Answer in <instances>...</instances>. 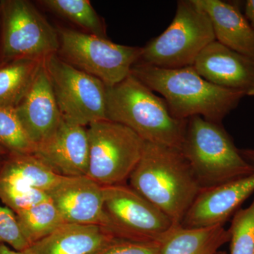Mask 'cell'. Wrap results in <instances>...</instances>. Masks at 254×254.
Returning a JSON list of instances; mask_svg holds the SVG:
<instances>
[{
	"instance_id": "6da1fadb",
	"label": "cell",
	"mask_w": 254,
	"mask_h": 254,
	"mask_svg": "<svg viewBox=\"0 0 254 254\" xmlns=\"http://www.w3.org/2000/svg\"><path fill=\"white\" fill-rule=\"evenodd\" d=\"M131 74L163 97L172 116L187 120L200 116L221 124L245 95L205 80L192 66L162 68L137 63Z\"/></svg>"
},
{
	"instance_id": "7a4b0ae2",
	"label": "cell",
	"mask_w": 254,
	"mask_h": 254,
	"mask_svg": "<svg viewBox=\"0 0 254 254\" xmlns=\"http://www.w3.org/2000/svg\"><path fill=\"white\" fill-rule=\"evenodd\" d=\"M128 180L133 190L175 225H181L201 190L181 150L149 142H145L141 159Z\"/></svg>"
},
{
	"instance_id": "3957f363",
	"label": "cell",
	"mask_w": 254,
	"mask_h": 254,
	"mask_svg": "<svg viewBox=\"0 0 254 254\" xmlns=\"http://www.w3.org/2000/svg\"><path fill=\"white\" fill-rule=\"evenodd\" d=\"M106 117L128 127L145 142L181 148L187 120L173 118L165 100L133 75L107 87Z\"/></svg>"
},
{
	"instance_id": "277c9868",
	"label": "cell",
	"mask_w": 254,
	"mask_h": 254,
	"mask_svg": "<svg viewBox=\"0 0 254 254\" xmlns=\"http://www.w3.org/2000/svg\"><path fill=\"white\" fill-rule=\"evenodd\" d=\"M180 150L201 190L250 176L254 168L221 124L200 116L187 120Z\"/></svg>"
},
{
	"instance_id": "5b68a950",
	"label": "cell",
	"mask_w": 254,
	"mask_h": 254,
	"mask_svg": "<svg viewBox=\"0 0 254 254\" xmlns=\"http://www.w3.org/2000/svg\"><path fill=\"white\" fill-rule=\"evenodd\" d=\"M215 41L208 15L195 0L177 3L168 28L142 48L138 63L162 68L192 66L203 50Z\"/></svg>"
},
{
	"instance_id": "8992f818",
	"label": "cell",
	"mask_w": 254,
	"mask_h": 254,
	"mask_svg": "<svg viewBox=\"0 0 254 254\" xmlns=\"http://www.w3.org/2000/svg\"><path fill=\"white\" fill-rule=\"evenodd\" d=\"M58 56L71 66L98 78L106 86L118 84L131 74L142 48L123 46L108 38L69 28H60Z\"/></svg>"
},
{
	"instance_id": "52a82bcc",
	"label": "cell",
	"mask_w": 254,
	"mask_h": 254,
	"mask_svg": "<svg viewBox=\"0 0 254 254\" xmlns=\"http://www.w3.org/2000/svg\"><path fill=\"white\" fill-rule=\"evenodd\" d=\"M87 133L86 176L103 187L125 184L141 159L145 141L128 127L108 120L91 124Z\"/></svg>"
},
{
	"instance_id": "ba28073f",
	"label": "cell",
	"mask_w": 254,
	"mask_h": 254,
	"mask_svg": "<svg viewBox=\"0 0 254 254\" xmlns=\"http://www.w3.org/2000/svg\"><path fill=\"white\" fill-rule=\"evenodd\" d=\"M103 190L102 227L115 238L161 242L177 225L130 185L103 187Z\"/></svg>"
},
{
	"instance_id": "9c48e42d",
	"label": "cell",
	"mask_w": 254,
	"mask_h": 254,
	"mask_svg": "<svg viewBox=\"0 0 254 254\" xmlns=\"http://www.w3.org/2000/svg\"><path fill=\"white\" fill-rule=\"evenodd\" d=\"M1 64L23 58L45 59L57 54L59 33L31 1H0Z\"/></svg>"
},
{
	"instance_id": "30bf717a",
	"label": "cell",
	"mask_w": 254,
	"mask_h": 254,
	"mask_svg": "<svg viewBox=\"0 0 254 254\" xmlns=\"http://www.w3.org/2000/svg\"><path fill=\"white\" fill-rule=\"evenodd\" d=\"M44 65L63 118L85 127L108 120L107 87L103 82L71 66L58 54L45 58Z\"/></svg>"
},
{
	"instance_id": "8fae6325",
	"label": "cell",
	"mask_w": 254,
	"mask_h": 254,
	"mask_svg": "<svg viewBox=\"0 0 254 254\" xmlns=\"http://www.w3.org/2000/svg\"><path fill=\"white\" fill-rule=\"evenodd\" d=\"M254 192V173L250 176L200 190L182 220L185 228L222 225L234 216Z\"/></svg>"
},
{
	"instance_id": "7c38bea8",
	"label": "cell",
	"mask_w": 254,
	"mask_h": 254,
	"mask_svg": "<svg viewBox=\"0 0 254 254\" xmlns=\"http://www.w3.org/2000/svg\"><path fill=\"white\" fill-rule=\"evenodd\" d=\"M34 154L60 176H86L89 160L87 128L63 118L54 133L37 145Z\"/></svg>"
},
{
	"instance_id": "4fadbf2b",
	"label": "cell",
	"mask_w": 254,
	"mask_h": 254,
	"mask_svg": "<svg viewBox=\"0 0 254 254\" xmlns=\"http://www.w3.org/2000/svg\"><path fill=\"white\" fill-rule=\"evenodd\" d=\"M47 193L66 223L102 226L104 190L90 177H63Z\"/></svg>"
},
{
	"instance_id": "5bb4252c",
	"label": "cell",
	"mask_w": 254,
	"mask_h": 254,
	"mask_svg": "<svg viewBox=\"0 0 254 254\" xmlns=\"http://www.w3.org/2000/svg\"><path fill=\"white\" fill-rule=\"evenodd\" d=\"M193 67L207 81L230 91L254 97V59L216 41L195 60Z\"/></svg>"
},
{
	"instance_id": "9a60e30c",
	"label": "cell",
	"mask_w": 254,
	"mask_h": 254,
	"mask_svg": "<svg viewBox=\"0 0 254 254\" xmlns=\"http://www.w3.org/2000/svg\"><path fill=\"white\" fill-rule=\"evenodd\" d=\"M15 110L23 128L36 146L46 141L59 126L63 116L44 62Z\"/></svg>"
},
{
	"instance_id": "2e32d148",
	"label": "cell",
	"mask_w": 254,
	"mask_h": 254,
	"mask_svg": "<svg viewBox=\"0 0 254 254\" xmlns=\"http://www.w3.org/2000/svg\"><path fill=\"white\" fill-rule=\"evenodd\" d=\"M208 15L215 41L254 59V32L235 4L221 0H195Z\"/></svg>"
},
{
	"instance_id": "e0dca14e",
	"label": "cell",
	"mask_w": 254,
	"mask_h": 254,
	"mask_svg": "<svg viewBox=\"0 0 254 254\" xmlns=\"http://www.w3.org/2000/svg\"><path fill=\"white\" fill-rule=\"evenodd\" d=\"M115 238L100 225L65 223L27 251L31 254H92Z\"/></svg>"
},
{
	"instance_id": "ac0fdd59",
	"label": "cell",
	"mask_w": 254,
	"mask_h": 254,
	"mask_svg": "<svg viewBox=\"0 0 254 254\" xmlns=\"http://www.w3.org/2000/svg\"><path fill=\"white\" fill-rule=\"evenodd\" d=\"M230 240V230L222 225L190 229L177 225L160 242L161 254H217Z\"/></svg>"
},
{
	"instance_id": "d6986e66",
	"label": "cell",
	"mask_w": 254,
	"mask_h": 254,
	"mask_svg": "<svg viewBox=\"0 0 254 254\" xmlns=\"http://www.w3.org/2000/svg\"><path fill=\"white\" fill-rule=\"evenodd\" d=\"M63 176L55 173L35 154H12L5 157L0 179L48 192Z\"/></svg>"
},
{
	"instance_id": "ffe728a7",
	"label": "cell",
	"mask_w": 254,
	"mask_h": 254,
	"mask_svg": "<svg viewBox=\"0 0 254 254\" xmlns=\"http://www.w3.org/2000/svg\"><path fill=\"white\" fill-rule=\"evenodd\" d=\"M44 60L23 58L0 64V108L17 106L34 81Z\"/></svg>"
},
{
	"instance_id": "44dd1931",
	"label": "cell",
	"mask_w": 254,
	"mask_h": 254,
	"mask_svg": "<svg viewBox=\"0 0 254 254\" xmlns=\"http://www.w3.org/2000/svg\"><path fill=\"white\" fill-rule=\"evenodd\" d=\"M15 214L30 246L49 236L66 223L50 198Z\"/></svg>"
},
{
	"instance_id": "7402d4cb",
	"label": "cell",
	"mask_w": 254,
	"mask_h": 254,
	"mask_svg": "<svg viewBox=\"0 0 254 254\" xmlns=\"http://www.w3.org/2000/svg\"><path fill=\"white\" fill-rule=\"evenodd\" d=\"M48 11L77 25L85 33L107 38L103 20L88 0H41L38 1Z\"/></svg>"
},
{
	"instance_id": "603a6c76",
	"label": "cell",
	"mask_w": 254,
	"mask_h": 254,
	"mask_svg": "<svg viewBox=\"0 0 254 254\" xmlns=\"http://www.w3.org/2000/svg\"><path fill=\"white\" fill-rule=\"evenodd\" d=\"M0 146L12 154H34L36 146L28 137L15 108H0Z\"/></svg>"
},
{
	"instance_id": "cb8c5ba5",
	"label": "cell",
	"mask_w": 254,
	"mask_h": 254,
	"mask_svg": "<svg viewBox=\"0 0 254 254\" xmlns=\"http://www.w3.org/2000/svg\"><path fill=\"white\" fill-rule=\"evenodd\" d=\"M230 254H254V199L248 208L232 217Z\"/></svg>"
},
{
	"instance_id": "d4e9b609",
	"label": "cell",
	"mask_w": 254,
	"mask_h": 254,
	"mask_svg": "<svg viewBox=\"0 0 254 254\" xmlns=\"http://www.w3.org/2000/svg\"><path fill=\"white\" fill-rule=\"evenodd\" d=\"M48 199L46 191L0 180V200L15 213Z\"/></svg>"
},
{
	"instance_id": "484cf974",
	"label": "cell",
	"mask_w": 254,
	"mask_h": 254,
	"mask_svg": "<svg viewBox=\"0 0 254 254\" xmlns=\"http://www.w3.org/2000/svg\"><path fill=\"white\" fill-rule=\"evenodd\" d=\"M9 245L23 252L30 247L20 228L16 214L6 206L0 205V245Z\"/></svg>"
},
{
	"instance_id": "4316f807",
	"label": "cell",
	"mask_w": 254,
	"mask_h": 254,
	"mask_svg": "<svg viewBox=\"0 0 254 254\" xmlns=\"http://www.w3.org/2000/svg\"><path fill=\"white\" fill-rule=\"evenodd\" d=\"M92 254H161V243L115 238Z\"/></svg>"
},
{
	"instance_id": "83f0119b",
	"label": "cell",
	"mask_w": 254,
	"mask_h": 254,
	"mask_svg": "<svg viewBox=\"0 0 254 254\" xmlns=\"http://www.w3.org/2000/svg\"><path fill=\"white\" fill-rule=\"evenodd\" d=\"M245 17L248 20L251 27L254 32V0L246 1L245 6Z\"/></svg>"
},
{
	"instance_id": "f1b7e54d",
	"label": "cell",
	"mask_w": 254,
	"mask_h": 254,
	"mask_svg": "<svg viewBox=\"0 0 254 254\" xmlns=\"http://www.w3.org/2000/svg\"><path fill=\"white\" fill-rule=\"evenodd\" d=\"M241 155L254 168V149H240Z\"/></svg>"
},
{
	"instance_id": "f546056e",
	"label": "cell",
	"mask_w": 254,
	"mask_h": 254,
	"mask_svg": "<svg viewBox=\"0 0 254 254\" xmlns=\"http://www.w3.org/2000/svg\"><path fill=\"white\" fill-rule=\"evenodd\" d=\"M0 254H31L27 250L23 252H18V251L12 250L8 247L7 245H0Z\"/></svg>"
},
{
	"instance_id": "4dcf8cb0",
	"label": "cell",
	"mask_w": 254,
	"mask_h": 254,
	"mask_svg": "<svg viewBox=\"0 0 254 254\" xmlns=\"http://www.w3.org/2000/svg\"><path fill=\"white\" fill-rule=\"evenodd\" d=\"M8 154H9V153L2 147L0 146V156H6Z\"/></svg>"
},
{
	"instance_id": "1f68e13d",
	"label": "cell",
	"mask_w": 254,
	"mask_h": 254,
	"mask_svg": "<svg viewBox=\"0 0 254 254\" xmlns=\"http://www.w3.org/2000/svg\"><path fill=\"white\" fill-rule=\"evenodd\" d=\"M5 157L6 156H0V170H1V166H2L3 163H4Z\"/></svg>"
},
{
	"instance_id": "d6a6232c",
	"label": "cell",
	"mask_w": 254,
	"mask_h": 254,
	"mask_svg": "<svg viewBox=\"0 0 254 254\" xmlns=\"http://www.w3.org/2000/svg\"><path fill=\"white\" fill-rule=\"evenodd\" d=\"M227 254L225 253V252H220H220H218V254Z\"/></svg>"
}]
</instances>
